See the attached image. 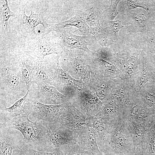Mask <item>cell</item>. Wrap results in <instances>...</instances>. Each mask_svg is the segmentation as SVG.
Masks as SVG:
<instances>
[{"instance_id":"cell-1","label":"cell","mask_w":155,"mask_h":155,"mask_svg":"<svg viewBox=\"0 0 155 155\" xmlns=\"http://www.w3.org/2000/svg\"><path fill=\"white\" fill-rule=\"evenodd\" d=\"M116 43L109 44L114 51L116 65L123 82L133 90L142 72L144 58L138 33L119 36Z\"/></svg>"},{"instance_id":"cell-2","label":"cell","mask_w":155,"mask_h":155,"mask_svg":"<svg viewBox=\"0 0 155 155\" xmlns=\"http://www.w3.org/2000/svg\"><path fill=\"white\" fill-rule=\"evenodd\" d=\"M0 67V107H8L24 96L28 91L19 67L4 58Z\"/></svg>"},{"instance_id":"cell-3","label":"cell","mask_w":155,"mask_h":155,"mask_svg":"<svg viewBox=\"0 0 155 155\" xmlns=\"http://www.w3.org/2000/svg\"><path fill=\"white\" fill-rule=\"evenodd\" d=\"M30 113L20 115L6 121L0 125L19 131L23 136L21 149H30L47 152V129L44 121L29 119Z\"/></svg>"},{"instance_id":"cell-4","label":"cell","mask_w":155,"mask_h":155,"mask_svg":"<svg viewBox=\"0 0 155 155\" xmlns=\"http://www.w3.org/2000/svg\"><path fill=\"white\" fill-rule=\"evenodd\" d=\"M97 142L100 150L104 155H134L131 137L121 116L116 128Z\"/></svg>"},{"instance_id":"cell-5","label":"cell","mask_w":155,"mask_h":155,"mask_svg":"<svg viewBox=\"0 0 155 155\" xmlns=\"http://www.w3.org/2000/svg\"><path fill=\"white\" fill-rule=\"evenodd\" d=\"M92 55L76 49L62 51L59 58L60 65L61 68L74 79L82 80L88 87L92 73Z\"/></svg>"},{"instance_id":"cell-6","label":"cell","mask_w":155,"mask_h":155,"mask_svg":"<svg viewBox=\"0 0 155 155\" xmlns=\"http://www.w3.org/2000/svg\"><path fill=\"white\" fill-rule=\"evenodd\" d=\"M44 121L47 129V152L79 145L76 135L72 130L57 121Z\"/></svg>"},{"instance_id":"cell-7","label":"cell","mask_w":155,"mask_h":155,"mask_svg":"<svg viewBox=\"0 0 155 155\" xmlns=\"http://www.w3.org/2000/svg\"><path fill=\"white\" fill-rule=\"evenodd\" d=\"M27 88L33 98L43 104L59 105L70 100L69 98L61 93L56 87L48 84L31 82Z\"/></svg>"},{"instance_id":"cell-8","label":"cell","mask_w":155,"mask_h":155,"mask_svg":"<svg viewBox=\"0 0 155 155\" xmlns=\"http://www.w3.org/2000/svg\"><path fill=\"white\" fill-rule=\"evenodd\" d=\"M60 55H50L40 60L32 74V82L45 83L55 86L56 71Z\"/></svg>"},{"instance_id":"cell-9","label":"cell","mask_w":155,"mask_h":155,"mask_svg":"<svg viewBox=\"0 0 155 155\" xmlns=\"http://www.w3.org/2000/svg\"><path fill=\"white\" fill-rule=\"evenodd\" d=\"M53 40L44 36L36 37L28 42L24 51L32 57L40 60L50 55H60L62 49Z\"/></svg>"},{"instance_id":"cell-10","label":"cell","mask_w":155,"mask_h":155,"mask_svg":"<svg viewBox=\"0 0 155 155\" xmlns=\"http://www.w3.org/2000/svg\"><path fill=\"white\" fill-rule=\"evenodd\" d=\"M69 27L54 31L53 40L55 43L59 45L62 51H67L73 49H78L85 51L90 54L93 52L88 48V44L86 39L87 36H79L72 33Z\"/></svg>"},{"instance_id":"cell-11","label":"cell","mask_w":155,"mask_h":155,"mask_svg":"<svg viewBox=\"0 0 155 155\" xmlns=\"http://www.w3.org/2000/svg\"><path fill=\"white\" fill-rule=\"evenodd\" d=\"M88 117H94L100 112L102 102L90 90L78 94L69 102Z\"/></svg>"},{"instance_id":"cell-12","label":"cell","mask_w":155,"mask_h":155,"mask_svg":"<svg viewBox=\"0 0 155 155\" xmlns=\"http://www.w3.org/2000/svg\"><path fill=\"white\" fill-rule=\"evenodd\" d=\"M19 19L23 30L25 32L36 37L37 34L35 29L39 24H42L44 28V34H46L50 32V24L47 22L45 13L40 10L31 11L29 16L26 15L25 7L20 10Z\"/></svg>"},{"instance_id":"cell-13","label":"cell","mask_w":155,"mask_h":155,"mask_svg":"<svg viewBox=\"0 0 155 155\" xmlns=\"http://www.w3.org/2000/svg\"><path fill=\"white\" fill-rule=\"evenodd\" d=\"M34 98L28 90L24 96L11 106L0 107V123L23 114H31L34 111Z\"/></svg>"},{"instance_id":"cell-14","label":"cell","mask_w":155,"mask_h":155,"mask_svg":"<svg viewBox=\"0 0 155 155\" xmlns=\"http://www.w3.org/2000/svg\"><path fill=\"white\" fill-rule=\"evenodd\" d=\"M70 129L75 134L81 148L90 152L93 155H104L99 148L97 142L98 134L93 127L84 125Z\"/></svg>"},{"instance_id":"cell-15","label":"cell","mask_w":155,"mask_h":155,"mask_svg":"<svg viewBox=\"0 0 155 155\" xmlns=\"http://www.w3.org/2000/svg\"><path fill=\"white\" fill-rule=\"evenodd\" d=\"M150 111L141 98L134 94L130 103L121 114L124 121L137 123L148 122Z\"/></svg>"},{"instance_id":"cell-16","label":"cell","mask_w":155,"mask_h":155,"mask_svg":"<svg viewBox=\"0 0 155 155\" xmlns=\"http://www.w3.org/2000/svg\"><path fill=\"white\" fill-rule=\"evenodd\" d=\"M23 138L18 130L0 125V155H12L13 150L21 148Z\"/></svg>"},{"instance_id":"cell-17","label":"cell","mask_w":155,"mask_h":155,"mask_svg":"<svg viewBox=\"0 0 155 155\" xmlns=\"http://www.w3.org/2000/svg\"><path fill=\"white\" fill-rule=\"evenodd\" d=\"M90 117L68 102L64 112L56 121L70 129L79 128L84 125L90 126Z\"/></svg>"},{"instance_id":"cell-18","label":"cell","mask_w":155,"mask_h":155,"mask_svg":"<svg viewBox=\"0 0 155 155\" xmlns=\"http://www.w3.org/2000/svg\"><path fill=\"white\" fill-rule=\"evenodd\" d=\"M121 79L107 78L91 73L88 87L103 102L106 99L112 88Z\"/></svg>"},{"instance_id":"cell-19","label":"cell","mask_w":155,"mask_h":155,"mask_svg":"<svg viewBox=\"0 0 155 155\" xmlns=\"http://www.w3.org/2000/svg\"><path fill=\"white\" fill-rule=\"evenodd\" d=\"M68 102L59 105L46 104L41 103L35 98L33 102V107L37 108L38 112L34 111L31 114L35 120H40L52 122L56 121L64 112Z\"/></svg>"},{"instance_id":"cell-20","label":"cell","mask_w":155,"mask_h":155,"mask_svg":"<svg viewBox=\"0 0 155 155\" xmlns=\"http://www.w3.org/2000/svg\"><path fill=\"white\" fill-rule=\"evenodd\" d=\"M9 56L19 68L27 87L31 81L32 74L40 60L24 50L12 53Z\"/></svg>"},{"instance_id":"cell-21","label":"cell","mask_w":155,"mask_h":155,"mask_svg":"<svg viewBox=\"0 0 155 155\" xmlns=\"http://www.w3.org/2000/svg\"><path fill=\"white\" fill-rule=\"evenodd\" d=\"M121 116L106 115L99 112L91 117L90 126L97 133V141L102 140L116 128Z\"/></svg>"},{"instance_id":"cell-22","label":"cell","mask_w":155,"mask_h":155,"mask_svg":"<svg viewBox=\"0 0 155 155\" xmlns=\"http://www.w3.org/2000/svg\"><path fill=\"white\" fill-rule=\"evenodd\" d=\"M123 121L131 137L134 147V155H144L148 122Z\"/></svg>"},{"instance_id":"cell-23","label":"cell","mask_w":155,"mask_h":155,"mask_svg":"<svg viewBox=\"0 0 155 155\" xmlns=\"http://www.w3.org/2000/svg\"><path fill=\"white\" fill-rule=\"evenodd\" d=\"M69 26H74L78 28L74 32L79 30L83 36H87L90 33V27L85 21L84 12L82 11H78L75 16L67 20L50 24L51 31H56Z\"/></svg>"},{"instance_id":"cell-24","label":"cell","mask_w":155,"mask_h":155,"mask_svg":"<svg viewBox=\"0 0 155 155\" xmlns=\"http://www.w3.org/2000/svg\"><path fill=\"white\" fill-rule=\"evenodd\" d=\"M92 67V73L96 75L107 78L122 79L121 72L116 65L96 57L93 55Z\"/></svg>"},{"instance_id":"cell-25","label":"cell","mask_w":155,"mask_h":155,"mask_svg":"<svg viewBox=\"0 0 155 155\" xmlns=\"http://www.w3.org/2000/svg\"><path fill=\"white\" fill-rule=\"evenodd\" d=\"M133 95L131 88L121 79L112 88L104 101L116 99L120 102L123 110L130 103Z\"/></svg>"},{"instance_id":"cell-26","label":"cell","mask_w":155,"mask_h":155,"mask_svg":"<svg viewBox=\"0 0 155 155\" xmlns=\"http://www.w3.org/2000/svg\"><path fill=\"white\" fill-rule=\"evenodd\" d=\"M124 15L127 17L129 24L126 27L129 32L143 33L149 30L148 20L142 12L137 13L130 11Z\"/></svg>"},{"instance_id":"cell-27","label":"cell","mask_w":155,"mask_h":155,"mask_svg":"<svg viewBox=\"0 0 155 155\" xmlns=\"http://www.w3.org/2000/svg\"><path fill=\"white\" fill-rule=\"evenodd\" d=\"M102 24L108 39L113 43H116L119 40V32L120 30L126 26L122 24L120 20L102 22Z\"/></svg>"},{"instance_id":"cell-28","label":"cell","mask_w":155,"mask_h":155,"mask_svg":"<svg viewBox=\"0 0 155 155\" xmlns=\"http://www.w3.org/2000/svg\"><path fill=\"white\" fill-rule=\"evenodd\" d=\"M119 12L124 15L130 12L131 10L141 8L146 10L148 13L150 12L147 1L145 0H121L119 3Z\"/></svg>"},{"instance_id":"cell-29","label":"cell","mask_w":155,"mask_h":155,"mask_svg":"<svg viewBox=\"0 0 155 155\" xmlns=\"http://www.w3.org/2000/svg\"><path fill=\"white\" fill-rule=\"evenodd\" d=\"M103 105L101 111L102 114L107 116H119L121 115L123 107L118 100L111 99L103 102Z\"/></svg>"},{"instance_id":"cell-30","label":"cell","mask_w":155,"mask_h":155,"mask_svg":"<svg viewBox=\"0 0 155 155\" xmlns=\"http://www.w3.org/2000/svg\"><path fill=\"white\" fill-rule=\"evenodd\" d=\"M0 25L2 30L5 32H8V22L10 17H15L14 14L10 10L8 1L0 0Z\"/></svg>"},{"instance_id":"cell-31","label":"cell","mask_w":155,"mask_h":155,"mask_svg":"<svg viewBox=\"0 0 155 155\" xmlns=\"http://www.w3.org/2000/svg\"><path fill=\"white\" fill-rule=\"evenodd\" d=\"M101 13L99 9L95 6L86 10L84 12V17L88 26L90 27L100 24Z\"/></svg>"},{"instance_id":"cell-32","label":"cell","mask_w":155,"mask_h":155,"mask_svg":"<svg viewBox=\"0 0 155 155\" xmlns=\"http://www.w3.org/2000/svg\"><path fill=\"white\" fill-rule=\"evenodd\" d=\"M150 76L148 63L144 58L142 72L132 90L133 94L137 93L140 91L143 86L149 81L150 78Z\"/></svg>"},{"instance_id":"cell-33","label":"cell","mask_w":155,"mask_h":155,"mask_svg":"<svg viewBox=\"0 0 155 155\" xmlns=\"http://www.w3.org/2000/svg\"><path fill=\"white\" fill-rule=\"evenodd\" d=\"M93 52V56L116 65L115 55L114 51L108 47L101 46Z\"/></svg>"},{"instance_id":"cell-34","label":"cell","mask_w":155,"mask_h":155,"mask_svg":"<svg viewBox=\"0 0 155 155\" xmlns=\"http://www.w3.org/2000/svg\"><path fill=\"white\" fill-rule=\"evenodd\" d=\"M90 31L100 46L107 47L108 39L104 28L100 24L90 27Z\"/></svg>"},{"instance_id":"cell-35","label":"cell","mask_w":155,"mask_h":155,"mask_svg":"<svg viewBox=\"0 0 155 155\" xmlns=\"http://www.w3.org/2000/svg\"><path fill=\"white\" fill-rule=\"evenodd\" d=\"M121 0L111 1L109 7L106 8L101 13V18L102 22L114 20L119 12L117 9V6Z\"/></svg>"},{"instance_id":"cell-36","label":"cell","mask_w":155,"mask_h":155,"mask_svg":"<svg viewBox=\"0 0 155 155\" xmlns=\"http://www.w3.org/2000/svg\"><path fill=\"white\" fill-rule=\"evenodd\" d=\"M23 150L27 155H65L63 150L61 148H57L52 152L40 151L30 149Z\"/></svg>"},{"instance_id":"cell-37","label":"cell","mask_w":155,"mask_h":155,"mask_svg":"<svg viewBox=\"0 0 155 155\" xmlns=\"http://www.w3.org/2000/svg\"><path fill=\"white\" fill-rule=\"evenodd\" d=\"M65 155H93L90 152L84 150L78 145L64 149Z\"/></svg>"},{"instance_id":"cell-38","label":"cell","mask_w":155,"mask_h":155,"mask_svg":"<svg viewBox=\"0 0 155 155\" xmlns=\"http://www.w3.org/2000/svg\"><path fill=\"white\" fill-rule=\"evenodd\" d=\"M12 155H27L22 149L18 148L13 150Z\"/></svg>"},{"instance_id":"cell-39","label":"cell","mask_w":155,"mask_h":155,"mask_svg":"<svg viewBox=\"0 0 155 155\" xmlns=\"http://www.w3.org/2000/svg\"></svg>"}]
</instances>
